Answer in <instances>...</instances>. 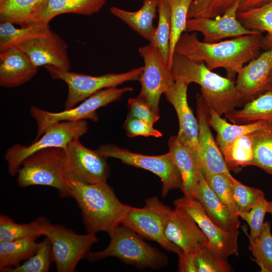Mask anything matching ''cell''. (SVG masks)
I'll list each match as a JSON object with an SVG mask.
<instances>
[{
    "mask_svg": "<svg viewBox=\"0 0 272 272\" xmlns=\"http://www.w3.org/2000/svg\"><path fill=\"white\" fill-rule=\"evenodd\" d=\"M123 128L126 135L129 138L138 136L160 138L163 135L160 131L154 128L153 125L127 115L123 124Z\"/></svg>",
    "mask_w": 272,
    "mask_h": 272,
    "instance_id": "45",
    "label": "cell"
},
{
    "mask_svg": "<svg viewBox=\"0 0 272 272\" xmlns=\"http://www.w3.org/2000/svg\"><path fill=\"white\" fill-rule=\"evenodd\" d=\"M179 257L178 271L180 272H197L194 262L193 255L182 252Z\"/></svg>",
    "mask_w": 272,
    "mask_h": 272,
    "instance_id": "46",
    "label": "cell"
},
{
    "mask_svg": "<svg viewBox=\"0 0 272 272\" xmlns=\"http://www.w3.org/2000/svg\"><path fill=\"white\" fill-rule=\"evenodd\" d=\"M268 201L264 197L249 211L239 213L238 216L245 220L250 228L249 237L255 240L260 233L265 215L267 213Z\"/></svg>",
    "mask_w": 272,
    "mask_h": 272,
    "instance_id": "43",
    "label": "cell"
},
{
    "mask_svg": "<svg viewBox=\"0 0 272 272\" xmlns=\"http://www.w3.org/2000/svg\"><path fill=\"white\" fill-rule=\"evenodd\" d=\"M107 1L46 0L34 24H48L56 16L65 13L90 16L98 12Z\"/></svg>",
    "mask_w": 272,
    "mask_h": 272,
    "instance_id": "25",
    "label": "cell"
},
{
    "mask_svg": "<svg viewBox=\"0 0 272 272\" xmlns=\"http://www.w3.org/2000/svg\"><path fill=\"white\" fill-rule=\"evenodd\" d=\"M168 146V152L181 176L180 190L184 196L195 199L200 172L196 154L192 149L183 144L177 135L170 137Z\"/></svg>",
    "mask_w": 272,
    "mask_h": 272,
    "instance_id": "21",
    "label": "cell"
},
{
    "mask_svg": "<svg viewBox=\"0 0 272 272\" xmlns=\"http://www.w3.org/2000/svg\"><path fill=\"white\" fill-rule=\"evenodd\" d=\"M196 113L199 127L197 158L201 171L233 177L211 130L209 109L199 93L196 96Z\"/></svg>",
    "mask_w": 272,
    "mask_h": 272,
    "instance_id": "16",
    "label": "cell"
},
{
    "mask_svg": "<svg viewBox=\"0 0 272 272\" xmlns=\"http://www.w3.org/2000/svg\"><path fill=\"white\" fill-rule=\"evenodd\" d=\"M188 85L180 81L164 93L167 100L174 107L179 121L178 139L196 154L198 150L199 127L197 119L189 106L187 99Z\"/></svg>",
    "mask_w": 272,
    "mask_h": 272,
    "instance_id": "20",
    "label": "cell"
},
{
    "mask_svg": "<svg viewBox=\"0 0 272 272\" xmlns=\"http://www.w3.org/2000/svg\"><path fill=\"white\" fill-rule=\"evenodd\" d=\"M14 25L1 22L0 52L34 38L47 35L52 31L48 24H34L20 28Z\"/></svg>",
    "mask_w": 272,
    "mask_h": 272,
    "instance_id": "31",
    "label": "cell"
},
{
    "mask_svg": "<svg viewBox=\"0 0 272 272\" xmlns=\"http://www.w3.org/2000/svg\"><path fill=\"white\" fill-rule=\"evenodd\" d=\"M197 272H228L231 266L227 259L210 250L206 245L201 247L193 255Z\"/></svg>",
    "mask_w": 272,
    "mask_h": 272,
    "instance_id": "41",
    "label": "cell"
},
{
    "mask_svg": "<svg viewBox=\"0 0 272 272\" xmlns=\"http://www.w3.org/2000/svg\"><path fill=\"white\" fill-rule=\"evenodd\" d=\"M272 0H193L187 19L197 17L214 18L222 15L235 4L238 12H246L263 6Z\"/></svg>",
    "mask_w": 272,
    "mask_h": 272,
    "instance_id": "28",
    "label": "cell"
},
{
    "mask_svg": "<svg viewBox=\"0 0 272 272\" xmlns=\"http://www.w3.org/2000/svg\"><path fill=\"white\" fill-rule=\"evenodd\" d=\"M67 184L71 196L81 210L87 233L105 232L109 234L122 224L131 207L120 201L107 181Z\"/></svg>",
    "mask_w": 272,
    "mask_h": 272,
    "instance_id": "3",
    "label": "cell"
},
{
    "mask_svg": "<svg viewBox=\"0 0 272 272\" xmlns=\"http://www.w3.org/2000/svg\"><path fill=\"white\" fill-rule=\"evenodd\" d=\"M96 150L106 158L118 159L125 164L148 170L157 175L162 182V198L170 190L181 187L180 173L169 152L161 155L149 156L133 153L112 144L102 145Z\"/></svg>",
    "mask_w": 272,
    "mask_h": 272,
    "instance_id": "11",
    "label": "cell"
},
{
    "mask_svg": "<svg viewBox=\"0 0 272 272\" xmlns=\"http://www.w3.org/2000/svg\"><path fill=\"white\" fill-rule=\"evenodd\" d=\"M127 107V116L143 120L152 125L160 118V114L156 113L153 110L147 101L140 94L136 98L128 99Z\"/></svg>",
    "mask_w": 272,
    "mask_h": 272,
    "instance_id": "44",
    "label": "cell"
},
{
    "mask_svg": "<svg viewBox=\"0 0 272 272\" xmlns=\"http://www.w3.org/2000/svg\"><path fill=\"white\" fill-rule=\"evenodd\" d=\"M232 184L233 199L239 213L249 212L264 197L261 189L245 185L234 177L232 179Z\"/></svg>",
    "mask_w": 272,
    "mask_h": 272,
    "instance_id": "42",
    "label": "cell"
},
{
    "mask_svg": "<svg viewBox=\"0 0 272 272\" xmlns=\"http://www.w3.org/2000/svg\"><path fill=\"white\" fill-rule=\"evenodd\" d=\"M267 213H270L272 215V201H268Z\"/></svg>",
    "mask_w": 272,
    "mask_h": 272,
    "instance_id": "48",
    "label": "cell"
},
{
    "mask_svg": "<svg viewBox=\"0 0 272 272\" xmlns=\"http://www.w3.org/2000/svg\"><path fill=\"white\" fill-rule=\"evenodd\" d=\"M202 174L211 188L233 214L238 216L239 210L233 196L232 179L233 177H229L220 173L205 172Z\"/></svg>",
    "mask_w": 272,
    "mask_h": 272,
    "instance_id": "40",
    "label": "cell"
},
{
    "mask_svg": "<svg viewBox=\"0 0 272 272\" xmlns=\"http://www.w3.org/2000/svg\"><path fill=\"white\" fill-rule=\"evenodd\" d=\"M46 0H0V21L21 27L35 24Z\"/></svg>",
    "mask_w": 272,
    "mask_h": 272,
    "instance_id": "26",
    "label": "cell"
},
{
    "mask_svg": "<svg viewBox=\"0 0 272 272\" xmlns=\"http://www.w3.org/2000/svg\"><path fill=\"white\" fill-rule=\"evenodd\" d=\"M171 69L175 81L200 86L201 95L209 109L220 116L243 106L245 102L235 82L210 70L202 61H196L174 53Z\"/></svg>",
    "mask_w": 272,
    "mask_h": 272,
    "instance_id": "2",
    "label": "cell"
},
{
    "mask_svg": "<svg viewBox=\"0 0 272 272\" xmlns=\"http://www.w3.org/2000/svg\"><path fill=\"white\" fill-rule=\"evenodd\" d=\"M36 237H28L9 242H0V271L16 267L37 251L40 242Z\"/></svg>",
    "mask_w": 272,
    "mask_h": 272,
    "instance_id": "30",
    "label": "cell"
},
{
    "mask_svg": "<svg viewBox=\"0 0 272 272\" xmlns=\"http://www.w3.org/2000/svg\"><path fill=\"white\" fill-rule=\"evenodd\" d=\"M239 5L235 4L222 15L214 18L197 17L189 18L185 32H199L203 36V42L215 43L226 38H233L259 32L245 28L238 20Z\"/></svg>",
    "mask_w": 272,
    "mask_h": 272,
    "instance_id": "15",
    "label": "cell"
},
{
    "mask_svg": "<svg viewBox=\"0 0 272 272\" xmlns=\"http://www.w3.org/2000/svg\"><path fill=\"white\" fill-rule=\"evenodd\" d=\"M38 67L28 55L15 46L0 52V86L15 88L29 81Z\"/></svg>",
    "mask_w": 272,
    "mask_h": 272,
    "instance_id": "22",
    "label": "cell"
},
{
    "mask_svg": "<svg viewBox=\"0 0 272 272\" xmlns=\"http://www.w3.org/2000/svg\"><path fill=\"white\" fill-rule=\"evenodd\" d=\"M64 150L62 169L67 183L95 184L107 181L110 168L106 158L84 146L75 138Z\"/></svg>",
    "mask_w": 272,
    "mask_h": 272,
    "instance_id": "12",
    "label": "cell"
},
{
    "mask_svg": "<svg viewBox=\"0 0 272 272\" xmlns=\"http://www.w3.org/2000/svg\"><path fill=\"white\" fill-rule=\"evenodd\" d=\"M51 77L60 80L67 86L68 93L64 103L65 109H69L102 89L117 87L124 82L138 80L143 66L120 74H106L93 76L78 74L52 65L44 66Z\"/></svg>",
    "mask_w": 272,
    "mask_h": 272,
    "instance_id": "6",
    "label": "cell"
},
{
    "mask_svg": "<svg viewBox=\"0 0 272 272\" xmlns=\"http://www.w3.org/2000/svg\"><path fill=\"white\" fill-rule=\"evenodd\" d=\"M172 210L157 196L147 198L143 208L131 207L122 225L132 229L146 240L157 242L166 250L177 255L183 251L166 237L165 230Z\"/></svg>",
    "mask_w": 272,
    "mask_h": 272,
    "instance_id": "7",
    "label": "cell"
},
{
    "mask_svg": "<svg viewBox=\"0 0 272 272\" xmlns=\"http://www.w3.org/2000/svg\"><path fill=\"white\" fill-rule=\"evenodd\" d=\"M243 231L249 240L248 249L253 256V260L259 266L261 272H272V234L270 224L263 223L261 231L254 240L249 236L246 229Z\"/></svg>",
    "mask_w": 272,
    "mask_h": 272,
    "instance_id": "36",
    "label": "cell"
},
{
    "mask_svg": "<svg viewBox=\"0 0 272 272\" xmlns=\"http://www.w3.org/2000/svg\"><path fill=\"white\" fill-rule=\"evenodd\" d=\"M252 165L272 175V121H265L261 128L252 133Z\"/></svg>",
    "mask_w": 272,
    "mask_h": 272,
    "instance_id": "35",
    "label": "cell"
},
{
    "mask_svg": "<svg viewBox=\"0 0 272 272\" xmlns=\"http://www.w3.org/2000/svg\"><path fill=\"white\" fill-rule=\"evenodd\" d=\"M229 171L239 172L252 165L253 148L252 133L242 135L221 150Z\"/></svg>",
    "mask_w": 272,
    "mask_h": 272,
    "instance_id": "34",
    "label": "cell"
},
{
    "mask_svg": "<svg viewBox=\"0 0 272 272\" xmlns=\"http://www.w3.org/2000/svg\"><path fill=\"white\" fill-rule=\"evenodd\" d=\"M144 61L139 81L141 84L139 94L147 101L153 110L159 114V101L162 94L174 83L171 69L164 61L157 47L151 43L139 49Z\"/></svg>",
    "mask_w": 272,
    "mask_h": 272,
    "instance_id": "13",
    "label": "cell"
},
{
    "mask_svg": "<svg viewBox=\"0 0 272 272\" xmlns=\"http://www.w3.org/2000/svg\"><path fill=\"white\" fill-rule=\"evenodd\" d=\"M133 90L130 87L105 88L93 94L79 105L58 112H49L35 106H31L30 113L37 125V135L34 141L38 140L49 126L57 122L85 119L97 121L99 117L96 110L98 108L119 100L123 94Z\"/></svg>",
    "mask_w": 272,
    "mask_h": 272,
    "instance_id": "8",
    "label": "cell"
},
{
    "mask_svg": "<svg viewBox=\"0 0 272 272\" xmlns=\"http://www.w3.org/2000/svg\"><path fill=\"white\" fill-rule=\"evenodd\" d=\"M175 207L187 213L195 222L208 239L207 246L217 255L227 259L230 255H239V231L225 230L215 224L196 199L184 196L174 201Z\"/></svg>",
    "mask_w": 272,
    "mask_h": 272,
    "instance_id": "14",
    "label": "cell"
},
{
    "mask_svg": "<svg viewBox=\"0 0 272 272\" xmlns=\"http://www.w3.org/2000/svg\"><path fill=\"white\" fill-rule=\"evenodd\" d=\"M49 221L45 217L37 218L28 223L19 224L5 215L0 216V242L44 235Z\"/></svg>",
    "mask_w": 272,
    "mask_h": 272,
    "instance_id": "32",
    "label": "cell"
},
{
    "mask_svg": "<svg viewBox=\"0 0 272 272\" xmlns=\"http://www.w3.org/2000/svg\"><path fill=\"white\" fill-rule=\"evenodd\" d=\"M17 47L26 53L37 67L52 65L70 70L67 45L52 31L47 35L30 39Z\"/></svg>",
    "mask_w": 272,
    "mask_h": 272,
    "instance_id": "17",
    "label": "cell"
},
{
    "mask_svg": "<svg viewBox=\"0 0 272 272\" xmlns=\"http://www.w3.org/2000/svg\"><path fill=\"white\" fill-rule=\"evenodd\" d=\"M209 111L210 125L217 132L216 141L220 150L239 137L260 129L265 122L259 121L245 124H230L213 110L209 109Z\"/></svg>",
    "mask_w": 272,
    "mask_h": 272,
    "instance_id": "29",
    "label": "cell"
},
{
    "mask_svg": "<svg viewBox=\"0 0 272 272\" xmlns=\"http://www.w3.org/2000/svg\"><path fill=\"white\" fill-rule=\"evenodd\" d=\"M224 115L227 119L237 124L272 121V90H267L246 102L241 109H235Z\"/></svg>",
    "mask_w": 272,
    "mask_h": 272,
    "instance_id": "27",
    "label": "cell"
},
{
    "mask_svg": "<svg viewBox=\"0 0 272 272\" xmlns=\"http://www.w3.org/2000/svg\"><path fill=\"white\" fill-rule=\"evenodd\" d=\"M44 235L51 243V255L57 272H73L81 260L87 258L92 246L99 241L96 234H79L50 222Z\"/></svg>",
    "mask_w": 272,
    "mask_h": 272,
    "instance_id": "9",
    "label": "cell"
},
{
    "mask_svg": "<svg viewBox=\"0 0 272 272\" xmlns=\"http://www.w3.org/2000/svg\"><path fill=\"white\" fill-rule=\"evenodd\" d=\"M64 150L51 147L37 151L26 158L17 174L18 186L52 187L61 198L72 197L70 187L63 173Z\"/></svg>",
    "mask_w": 272,
    "mask_h": 272,
    "instance_id": "5",
    "label": "cell"
},
{
    "mask_svg": "<svg viewBox=\"0 0 272 272\" xmlns=\"http://www.w3.org/2000/svg\"><path fill=\"white\" fill-rule=\"evenodd\" d=\"M53 262L49 238H45L40 242L36 253L26 261L16 267H8L2 272H47L51 263Z\"/></svg>",
    "mask_w": 272,
    "mask_h": 272,
    "instance_id": "39",
    "label": "cell"
},
{
    "mask_svg": "<svg viewBox=\"0 0 272 272\" xmlns=\"http://www.w3.org/2000/svg\"><path fill=\"white\" fill-rule=\"evenodd\" d=\"M272 69V48L265 50L238 72L235 85L245 103L268 90Z\"/></svg>",
    "mask_w": 272,
    "mask_h": 272,
    "instance_id": "18",
    "label": "cell"
},
{
    "mask_svg": "<svg viewBox=\"0 0 272 272\" xmlns=\"http://www.w3.org/2000/svg\"><path fill=\"white\" fill-rule=\"evenodd\" d=\"M159 0H143L138 11L131 12L116 7H112L110 12L139 35L151 43L154 39L156 27L154 19L157 16Z\"/></svg>",
    "mask_w": 272,
    "mask_h": 272,
    "instance_id": "24",
    "label": "cell"
},
{
    "mask_svg": "<svg viewBox=\"0 0 272 272\" xmlns=\"http://www.w3.org/2000/svg\"><path fill=\"white\" fill-rule=\"evenodd\" d=\"M262 34L259 32L206 43L200 41L195 32H185L177 41L174 53L193 60L202 61L211 70L223 68L226 71V77L234 80L244 64L261 53L263 48Z\"/></svg>",
    "mask_w": 272,
    "mask_h": 272,
    "instance_id": "1",
    "label": "cell"
},
{
    "mask_svg": "<svg viewBox=\"0 0 272 272\" xmlns=\"http://www.w3.org/2000/svg\"><path fill=\"white\" fill-rule=\"evenodd\" d=\"M238 20L246 29L266 32L263 48H272V1L266 5L246 12H238Z\"/></svg>",
    "mask_w": 272,
    "mask_h": 272,
    "instance_id": "33",
    "label": "cell"
},
{
    "mask_svg": "<svg viewBox=\"0 0 272 272\" xmlns=\"http://www.w3.org/2000/svg\"><path fill=\"white\" fill-rule=\"evenodd\" d=\"M158 23L153 41L150 43L160 52L165 63L169 66L171 35V12L166 0H159Z\"/></svg>",
    "mask_w": 272,
    "mask_h": 272,
    "instance_id": "37",
    "label": "cell"
},
{
    "mask_svg": "<svg viewBox=\"0 0 272 272\" xmlns=\"http://www.w3.org/2000/svg\"><path fill=\"white\" fill-rule=\"evenodd\" d=\"M110 242L104 249L91 252L87 258L96 262L111 256L139 269L161 268L168 262L167 256L146 242L132 229L120 225L109 234Z\"/></svg>",
    "mask_w": 272,
    "mask_h": 272,
    "instance_id": "4",
    "label": "cell"
},
{
    "mask_svg": "<svg viewBox=\"0 0 272 272\" xmlns=\"http://www.w3.org/2000/svg\"><path fill=\"white\" fill-rule=\"evenodd\" d=\"M268 90H272V69L268 77Z\"/></svg>",
    "mask_w": 272,
    "mask_h": 272,
    "instance_id": "47",
    "label": "cell"
},
{
    "mask_svg": "<svg viewBox=\"0 0 272 272\" xmlns=\"http://www.w3.org/2000/svg\"><path fill=\"white\" fill-rule=\"evenodd\" d=\"M165 234L170 242L184 252L192 255L208 242L207 237L194 220L177 207L171 212Z\"/></svg>",
    "mask_w": 272,
    "mask_h": 272,
    "instance_id": "19",
    "label": "cell"
},
{
    "mask_svg": "<svg viewBox=\"0 0 272 272\" xmlns=\"http://www.w3.org/2000/svg\"><path fill=\"white\" fill-rule=\"evenodd\" d=\"M88 129L85 120L59 121L49 126L43 134L30 145H13L7 150L5 155L9 174L12 176L17 175L23 160L31 154L51 147L65 149L71 141L84 135Z\"/></svg>",
    "mask_w": 272,
    "mask_h": 272,
    "instance_id": "10",
    "label": "cell"
},
{
    "mask_svg": "<svg viewBox=\"0 0 272 272\" xmlns=\"http://www.w3.org/2000/svg\"><path fill=\"white\" fill-rule=\"evenodd\" d=\"M195 199L200 203L210 219L217 226L227 231L238 230L239 217L233 214L211 188L200 170Z\"/></svg>",
    "mask_w": 272,
    "mask_h": 272,
    "instance_id": "23",
    "label": "cell"
},
{
    "mask_svg": "<svg viewBox=\"0 0 272 272\" xmlns=\"http://www.w3.org/2000/svg\"><path fill=\"white\" fill-rule=\"evenodd\" d=\"M171 12V35L169 67L171 69L174 48L181 34L185 32L187 14L193 0H166Z\"/></svg>",
    "mask_w": 272,
    "mask_h": 272,
    "instance_id": "38",
    "label": "cell"
}]
</instances>
